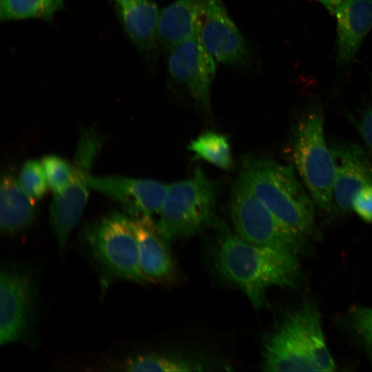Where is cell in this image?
<instances>
[{"label":"cell","instance_id":"8992f818","mask_svg":"<svg viewBox=\"0 0 372 372\" xmlns=\"http://www.w3.org/2000/svg\"><path fill=\"white\" fill-rule=\"evenodd\" d=\"M217 187L198 166L193 175L167 185L157 220L168 241L196 234L208 227L215 215Z\"/></svg>","mask_w":372,"mask_h":372},{"label":"cell","instance_id":"83f0119b","mask_svg":"<svg viewBox=\"0 0 372 372\" xmlns=\"http://www.w3.org/2000/svg\"><path fill=\"white\" fill-rule=\"evenodd\" d=\"M118 6L123 5L135 0H115Z\"/></svg>","mask_w":372,"mask_h":372},{"label":"cell","instance_id":"277c9868","mask_svg":"<svg viewBox=\"0 0 372 372\" xmlns=\"http://www.w3.org/2000/svg\"><path fill=\"white\" fill-rule=\"evenodd\" d=\"M291 155L293 164L314 203L332 212L335 167L324 135V114L318 102H311L296 124Z\"/></svg>","mask_w":372,"mask_h":372},{"label":"cell","instance_id":"e0dca14e","mask_svg":"<svg viewBox=\"0 0 372 372\" xmlns=\"http://www.w3.org/2000/svg\"><path fill=\"white\" fill-rule=\"evenodd\" d=\"M205 0H176L160 11L158 40L171 50L197 36L204 12Z\"/></svg>","mask_w":372,"mask_h":372},{"label":"cell","instance_id":"9a60e30c","mask_svg":"<svg viewBox=\"0 0 372 372\" xmlns=\"http://www.w3.org/2000/svg\"><path fill=\"white\" fill-rule=\"evenodd\" d=\"M136 237L141 269L148 281L165 282L175 276L169 242L154 218L131 217Z\"/></svg>","mask_w":372,"mask_h":372},{"label":"cell","instance_id":"ac0fdd59","mask_svg":"<svg viewBox=\"0 0 372 372\" xmlns=\"http://www.w3.org/2000/svg\"><path fill=\"white\" fill-rule=\"evenodd\" d=\"M127 34L142 52L149 53L157 46L160 11L152 0H135L118 6Z\"/></svg>","mask_w":372,"mask_h":372},{"label":"cell","instance_id":"603a6c76","mask_svg":"<svg viewBox=\"0 0 372 372\" xmlns=\"http://www.w3.org/2000/svg\"><path fill=\"white\" fill-rule=\"evenodd\" d=\"M18 179L21 187L34 200L41 199L49 187L43 166L37 160H29L23 164Z\"/></svg>","mask_w":372,"mask_h":372},{"label":"cell","instance_id":"5b68a950","mask_svg":"<svg viewBox=\"0 0 372 372\" xmlns=\"http://www.w3.org/2000/svg\"><path fill=\"white\" fill-rule=\"evenodd\" d=\"M82 240L105 280L145 283L130 216L114 212L87 224Z\"/></svg>","mask_w":372,"mask_h":372},{"label":"cell","instance_id":"8fae6325","mask_svg":"<svg viewBox=\"0 0 372 372\" xmlns=\"http://www.w3.org/2000/svg\"><path fill=\"white\" fill-rule=\"evenodd\" d=\"M329 145L335 167L332 212L345 214L352 210L355 194L372 183V159L355 142L338 140Z\"/></svg>","mask_w":372,"mask_h":372},{"label":"cell","instance_id":"ba28073f","mask_svg":"<svg viewBox=\"0 0 372 372\" xmlns=\"http://www.w3.org/2000/svg\"><path fill=\"white\" fill-rule=\"evenodd\" d=\"M231 214L235 233L244 240L296 255L302 251L306 236L276 217L240 178L233 187Z\"/></svg>","mask_w":372,"mask_h":372},{"label":"cell","instance_id":"52a82bcc","mask_svg":"<svg viewBox=\"0 0 372 372\" xmlns=\"http://www.w3.org/2000/svg\"><path fill=\"white\" fill-rule=\"evenodd\" d=\"M38 289L31 269L5 262L0 271V344L27 342L34 335Z\"/></svg>","mask_w":372,"mask_h":372},{"label":"cell","instance_id":"7402d4cb","mask_svg":"<svg viewBox=\"0 0 372 372\" xmlns=\"http://www.w3.org/2000/svg\"><path fill=\"white\" fill-rule=\"evenodd\" d=\"M49 187L54 194L64 191L74 176V167L65 159L54 154L47 155L42 158Z\"/></svg>","mask_w":372,"mask_h":372},{"label":"cell","instance_id":"d6986e66","mask_svg":"<svg viewBox=\"0 0 372 372\" xmlns=\"http://www.w3.org/2000/svg\"><path fill=\"white\" fill-rule=\"evenodd\" d=\"M205 364L183 355L149 353L128 358L123 364L127 371L185 372L205 370Z\"/></svg>","mask_w":372,"mask_h":372},{"label":"cell","instance_id":"d4e9b609","mask_svg":"<svg viewBox=\"0 0 372 372\" xmlns=\"http://www.w3.org/2000/svg\"><path fill=\"white\" fill-rule=\"evenodd\" d=\"M357 116L350 118L362 138L370 157L372 159V99L358 110Z\"/></svg>","mask_w":372,"mask_h":372},{"label":"cell","instance_id":"4316f807","mask_svg":"<svg viewBox=\"0 0 372 372\" xmlns=\"http://www.w3.org/2000/svg\"><path fill=\"white\" fill-rule=\"evenodd\" d=\"M332 14H335L344 0H318Z\"/></svg>","mask_w":372,"mask_h":372},{"label":"cell","instance_id":"30bf717a","mask_svg":"<svg viewBox=\"0 0 372 372\" xmlns=\"http://www.w3.org/2000/svg\"><path fill=\"white\" fill-rule=\"evenodd\" d=\"M87 182L90 189L120 204L131 217L159 215L167 189V184L154 180L117 175L90 174Z\"/></svg>","mask_w":372,"mask_h":372},{"label":"cell","instance_id":"3957f363","mask_svg":"<svg viewBox=\"0 0 372 372\" xmlns=\"http://www.w3.org/2000/svg\"><path fill=\"white\" fill-rule=\"evenodd\" d=\"M326 349L319 312L304 303L267 336L261 366L266 371H320L316 361Z\"/></svg>","mask_w":372,"mask_h":372},{"label":"cell","instance_id":"5bb4252c","mask_svg":"<svg viewBox=\"0 0 372 372\" xmlns=\"http://www.w3.org/2000/svg\"><path fill=\"white\" fill-rule=\"evenodd\" d=\"M335 16L336 69L342 74L372 28V0H344Z\"/></svg>","mask_w":372,"mask_h":372},{"label":"cell","instance_id":"4fadbf2b","mask_svg":"<svg viewBox=\"0 0 372 372\" xmlns=\"http://www.w3.org/2000/svg\"><path fill=\"white\" fill-rule=\"evenodd\" d=\"M198 37L216 61L238 65L248 61L247 42L222 0H205Z\"/></svg>","mask_w":372,"mask_h":372},{"label":"cell","instance_id":"2e32d148","mask_svg":"<svg viewBox=\"0 0 372 372\" xmlns=\"http://www.w3.org/2000/svg\"><path fill=\"white\" fill-rule=\"evenodd\" d=\"M37 214L34 200L21 187L10 169L1 175L0 185V229L13 236L21 234L33 223Z\"/></svg>","mask_w":372,"mask_h":372},{"label":"cell","instance_id":"9c48e42d","mask_svg":"<svg viewBox=\"0 0 372 372\" xmlns=\"http://www.w3.org/2000/svg\"><path fill=\"white\" fill-rule=\"evenodd\" d=\"M103 140L93 127L84 129L72 163L74 176L66 189L54 194L49 218L59 256L64 257L68 237L80 221L88 198L87 178L102 146Z\"/></svg>","mask_w":372,"mask_h":372},{"label":"cell","instance_id":"ffe728a7","mask_svg":"<svg viewBox=\"0 0 372 372\" xmlns=\"http://www.w3.org/2000/svg\"><path fill=\"white\" fill-rule=\"evenodd\" d=\"M65 0H0V18L4 21L26 19L51 20Z\"/></svg>","mask_w":372,"mask_h":372},{"label":"cell","instance_id":"484cf974","mask_svg":"<svg viewBox=\"0 0 372 372\" xmlns=\"http://www.w3.org/2000/svg\"><path fill=\"white\" fill-rule=\"evenodd\" d=\"M352 209L363 221L372 223V183L366 185L355 194Z\"/></svg>","mask_w":372,"mask_h":372},{"label":"cell","instance_id":"44dd1931","mask_svg":"<svg viewBox=\"0 0 372 372\" xmlns=\"http://www.w3.org/2000/svg\"><path fill=\"white\" fill-rule=\"evenodd\" d=\"M188 149L220 169L227 170L232 167L230 145L225 135L207 131L191 141Z\"/></svg>","mask_w":372,"mask_h":372},{"label":"cell","instance_id":"cb8c5ba5","mask_svg":"<svg viewBox=\"0 0 372 372\" xmlns=\"http://www.w3.org/2000/svg\"><path fill=\"white\" fill-rule=\"evenodd\" d=\"M351 323L372 360V307H355L351 311Z\"/></svg>","mask_w":372,"mask_h":372},{"label":"cell","instance_id":"7c38bea8","mask_svg":"<svg viewBox=\"0 0 372 372\" xmlns=\"http://www.w3.org/2000/svg\"><path fill=\"white\" fill-rule=\"evenodd\" d=\"M168 69L172 78L186 88L205 109L210 107V92L216 66L198 35L170 50Z\"/></svg>","mask_w":372,"mask_h":372},{"label":"cell","instance_id":"7a4b0ae2","mask_svg":"<svg viewBox=\"0 0 372 372\" xmlns=\"http://www.w3.org/2000/svg\"><path fill=\"white\" fill-rule=\"evenodd\" d=\"M239 178L253 194L289 227L307 236L314 225V202L293 167L261 157L243 159Z\"/></svg>","mask_w":372,"mask_h":372},{"label":"cell","instance_id":"6da1fadb","mask_svg":"<svg viewBox=\"0 0 372 372\" xmlns=\"http://www.w3.org/2000/svg\"><path fill=\"white\" fill-rule=\"evenodd\" d=\"M215 267L225 280L236 285L256 309L267 305L271 287H295L300 280L297 255L250 243L224 229L215 249Z\"/></svg>","mask_w":372,"mask_h":372}]
</instances>
